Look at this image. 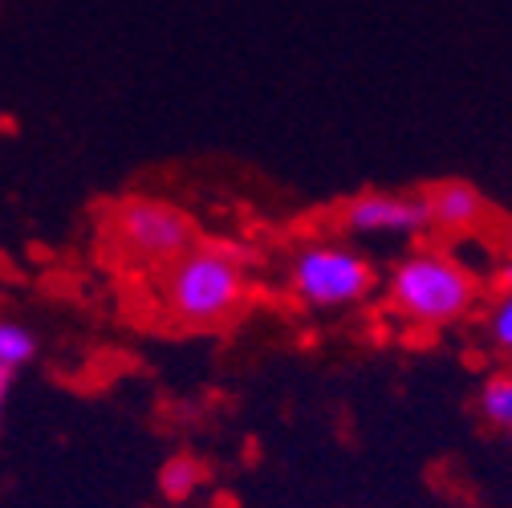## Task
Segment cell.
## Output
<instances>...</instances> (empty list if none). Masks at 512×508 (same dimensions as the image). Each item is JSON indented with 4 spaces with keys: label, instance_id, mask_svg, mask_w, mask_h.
I'll return each mask as SVG.
<instances>
[{
    "label": "cell",
    "instance_id": "6da1fadb",
    "mask_svg": "<svg viewBox=\"0 0 512 508\" xmlns=\"http://www.w3.org/2000/svg\"><path fill=\"white\" fill-rule=\"evenodd\" d=\"M480 305V277L452 248H411L387 273V309L411 330L460 326Z\"/></svg>",
    "mask_w": 512,
    "mask_h": 508
},
{
    "label": "cell",
    "instance_id": "7a4b0ae2",
    "mask_svg": "<svg viewBox=\"0 0 512 508\" xmlns=\"http://www.w3.org/2000/svg\"><path fill=\"white\" fill-rule=\"evenodd\" d=\"M248 305V257L232 244H196L163 277V309L179 326L216 330Z\"/></svg>",
    "mask_w": 512,
    "mask_h": 508
},
{
    "label": "cell",
    "instance_id": "3957f363",
    "mask_svg": "<svg viewBox=\"0 0 512 508\" xmlns=\"http://www.w3.org/2000/svg\"><path fill=\"white\" fill-rule=\"evenodd\" d=\"M378 285V273L362 248L338 236H309L293 244L285 261V289L297 305L313 313L358 309Z\"/></svg>",
    "mask_w": 512,
    "mask_h": 508
},
{
    "label": "cell",
    "instance_id": "277c9868",
    "mask_svg": "<svg viewBox=\"0 0 512 508\" xmlns=\"http://www.w3.org/2000/svg\"><path fill=\"white\" fill-rule=\"evenodd\" d=\"M110 240L139 265H171L200 244V228L163 196H126L110 212Z\"/></svg>",
    "mask_w": 512,
    "mask_h": 508
},
{
    "label": "cell",
    "instance_id": "5b68a950",
    "mask_svg": "<svg viewBox=\"0 0 512 508\" xmlns=\"http://www.w3.org/2000/svg\"><path fill=\"white\" fill-rule=\"evenodd\" d=\"M338 228L350 240H415L427 232L423 192H358L342 204Z\"/></svg>",
    "mask_w": 512,
    "mask_h": 508
},
{
    "label": "cell",
    "instance_id": "8992f818",
    "mask_svg": "<svg viewBox=\"0 0 512 508\" xmlns=\"http://www.w3.org/2000/svg\"><path fill=\"white\" fill-rule=\"evenodd\" d=\"M423 208H427V232H439V236H468L488 216L484 192L468 179H443L427 187Z\"/></svg>",
    "mask_w": 512,
    "mask_h": 508
},
{
    "label": "cell",
    "instance_id": "52a82bcc",
    "mask_svg": "<svg viewBox=\"0 0 512 508\" xmlns=\"http://www.w3.org/2000/svg\"><path fill=\"white\" fill-rule=\"evenodd\" d=\"M37 354H41L37 330L29 322H21V317L0 313V423H5V415H9V403H13L21 374L37 362Z\"/></svg>",
    "mask_w": 512,
    "mask_h": 508
},
{
    "label": "cell",
    "instance_id": "ba28073f",
    "mask_svg": "<svg viewBox=\"0 0 512 508\" xmlns=\"http://www.w3.org/2000/svg\"><path fill=\"white\" fill-rule=\"evenodd\" d=\"M476 407H480V419L508 435L512 439V366L504 370H492L484 383H480V395H476Z\"/></svg>",
    "mask_w": 512,
    "mask_h": 508
},
{
    "label": "cell",
    "instance_id": "9c48e42d",
    "mask_svg": "<svg viewBox=\"0 0 512 508\" xmlns=\"http://www.w3.org/2000/svg\"><path fill=\"white\" fill-rule=\"evenodd\" d=\"M204 484V464L196 456H171L163 468H159V492L167 500H187L196 496Z\"/></svg>",
    "mask_w": 512,
    "mask_h": 508
},
{
    "label": "cell",
    "instance_id": "30bf717a",
    "mask_svg": "<svg viewBox=\"0 0 512 508\" xmlns=\"http://www.w3.org/2000/svg\"><path fill=\"white\" fill-rule=\"evenodd\" d=\"M484 338L496 354L512 358V289H500L484 309Z\"/></svg>",
    "mask_w": 512,
    "mask_h": 508
},
{
    "label": "cell",
    "instance_id": "8fae6325",
    "mask_svg": "<svg viewBox=\"0 0 512 508\" xmlns=\"http://www.w3.org/2000/svg\"><path fill=\"white\" fill-rule=\"evenodd\" d=\"M496 281H500V289H512V257H508V261L496 269Z\"/></svg>",
    "mask_w": 512,
    "mask_h": 508
}]
</instances>
